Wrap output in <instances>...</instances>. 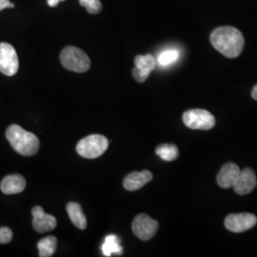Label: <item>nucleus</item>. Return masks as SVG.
Returning <instances> with one entry per match:
<instances>
[{"mask_svg":"<svg viewBox=\"0 0 257 257\" xmlns=\"http://www.w3.org/2000/svg\"><path fill=\"white\" fill-rule=\"evenodd\" d=\"M211 43L220 54L228 58H235L240 55L244 48L242 33L233 27H219L212 31Z\"/></svg>","mask_w":257,"mask_h":257,"instance_id":"1","label":"nucleus"},{"mask_svg":"<svg viewBox=\"0 0 257 257\" xmlns=\"http://www.w3.org/2000/svg\"><path fill=\"white\" fill-rule=\"evenodd\" d=\"M6 138L13 149L21 156H35L39 150L40 144L37 136L25 131L19 125H11L7 128Z\"/></svg>","mask_w":257,"mask_h":257,"instance_id":"2","label":"nucleus"},{"mask_svg":"<svg viewBox=\"0 0 257 257\" xmlns=\"http://www.w3.org/2000/svg\"><path fill=\"white\" fill-rule=\"evenodd\" d=\"M61 64L68 71L85 73L91 67V60L82 50L76 47H66L60 54Z\"/></svg>","mask_w":257,"mask_h":257,"instance_id":"3","label":"nucleus"},{"mask_svg":"<svg viewBox=\"0 0 257 257\" xmlns=\"http://www.w3.org/2000/svg\"><path fill=\"white\" fill-rule=\"evenodd\" d=\"M109 147V140L101 135H91L81 139L76 145V152L80 156L93 159L101 156Z\"/></svg>","mask_w":257,"mask_h":257,"instance_id":"4","label":"nucleus"},{"mask_svg":"<svg viewBox=\"0 0 257 257\" xmlns=\"http://www.w3.org/2000/svg\"><path fill=\"white\" fill-rule=\"evenodd\" d=\"M183 122L188 128L208 131L214 127L215 117L208 110L193 109L184 112Z\"/></svg>","mask_w":257,"mask_h":257,"instance_id":"5","label":"nucleus"},{"mask_svg":"<svg viewBox=\"0 0 257 257\" xmlns=\"http://www.w3.org/2000/svg\"><path fill=\"white\" fill-rule=\"evenodd\" d=\"M132 228L138 238L148 241L156 235L159 224L146 213H140L133 221Z\"/></svg>","mask_w":257,"mask_h":257,"instance_id":"6","label":"nucleus"},{"mask_svg":"<svg viewBox=\"0 0 257 257\" xmlns=\"http://www.w3.org/2000/svg\"><path fill=\"white\" fill-rule=\"evenodd\" d=\"M19 56L15 48L8 43H0V72L7 76L18 73Z\"/></svg>","mask_w":257,"mask_h":257,"instance_id":"7","label":"nucleus"},{"mask_svg":"<svg viewBox=\"0 0 257 257\" xmlns=\"http://www.w3.org/2000/svg\"><path fill=\"white\" fill-rule=\"evenodd\" d=\"M257 224V217L252 213H231L225 218V227L231 232H244Z\"/></svg>","mask_w":257,"mask_h":257,"instance_id":"8","label":"nucleus"},{"mask_svg":"<svg viewBox=\"0 0 257 257\" xmlns=\"http://www.w3.org/2000/svg\"><path fill=\"white\" fill-rule=\"evenodd\" d=\"M136 67L133 70L134 78L139 83L145 82L150 74L156 68V57L154 55H138L135 58Z\"/></svg>","mask_w":257,"mask_h":257,"instance_id":"9","label":"nucleus"},{"mask_svg":"<svg viewBox=\"0 0 257 257\" xmlns=\"http://www.w3.org/2000/svg\"><path fill=\"white\" fill-rule=\"evenodd\" d=\"M257 185V177L254 171L250 168H246L240 171L238 177L232 186L234 192L239 195H246L251 193Z\"/></svg>","mask_w":257,"mask_h":257,"instance_id":"10","label":"nucleus"},{"mask_svg":"<svg viewBox=\"0 0 257 257\" xmlns=\"http://www.w3.org/2000/svg\"><path fill=\"white\" fill-rule=\"evenodd\" d=\"M33 213V227L34 229L37 230V232H46L53 230L56 227L57 221L55 219V216H53L52 214H48L44 210L37 206L34 207L32 210Z\"/></svg>","mask_w":257,"mask_h":257,"instance_id":"11","label":"nucleus"},{"mask_svg":"<svg viewBox=\"0 0 257 257\" xmlns=\"http://www.w3.org/2000/svg\"><path fill=\"white\" fill-rule=\"evenodd\" d=\"M240 171L241 170L238 166L231 162L223 166L216 177L217 184L219 185V187L223 189L231 188L235 183L240 174Z\"/></svg>","mask_w":257,"mask_h":257,"instance_id":"12","label":"nucleus"},{"mask_svg":"<svg viewBox=\"0 0 257 257\" xmlns=\"http://www.w3.org/2000/svg\"><path fill=\"white\" fill-rule=\"evenodd\" d=\"M152 179L153 174L148 170H144L142 172H134L125 177L123 186L127 191L134 192L144 187L146 184L152 181Z\"/></svg>","mask_w":257,"mask_h":257,"instance_id":"13","label":"nucleus"},{"mask_svg":"<svg viewBox=\"0 0 257 257\" xmlns=\"http://www.w3.org/2000/svg\"><path fill=\"white\" fill-rule=\"evenodd\" d=\"M26 188V180L20 175H7L0 183V189L5 194L21 193Z\"/></svg>","mask_w":257,"mask_h":257,"instance_id":"14","label":"nucleus"},{"mask_svg":"<svg viewBox=\"0 0 257 257\" xmlns=\"http://www.w3.org/2000/svg\"><path fill=\"white\" fill-rule=\"evenodd\" d=\"M66 210L74 226L80 230H85L87 227V219L81 206L76 202L68 203Z\"/></svg>","mask_w":257,"mask_h":257,"instance_id":"15","label":"nucleus"},{"mask_svg":"<svg viewBox=\"0 0 257 257\" xmlns=\"http://www.w3.org/2000/svg\"><path fill=\"white\" fill-rule=\"evenodd\" d=\"M119 238L114 235V234H110L105 237L104 243L102 245V251L105 256H110L113 253L121 255L123 248L119 244Z\"/></svg>","mask_w":257,"mask_h":257,"instance_id":"16","label":"nucleus"},{"mask_svg":"<svg viewBox=\"0 0 257 257\" xmlns=\"http://www.w3.org/2000/svg\"><path fill=\"white\" fill-rule=\"evenodd\" d=\"M57 247V239L55 236H47L42 238L37 243V248L39 250L38 255L40 257H51L54 255Z\"/></svg>","mask_w":257,"mask_h":257,"instance_id":"17","label":"nucleus"},{"mask_svg":"<svg viewBox=\"0 0 257 257\" xmlns=\"http://www.w3.org/2000/svg\"><path fill=\"white\" fill-rule=\"evenodd\" d=\"M156 155L165 161H174L179 155L178 148L174 144H162L156 148Z\"/></svg>","mask_w":257,"mask_h":257,"instance_id":"18","label":"nucleus"},{"mask_svg":"<svg viewBox=\"0 0 257 257\" xmlns=\"http://www.w3.org/2000/svg\"><path fill=\"white\" fill-rule=\"evenodd\" d=\"M179 58V52L177 50H167L158 55L156 62L162 67H167L177 61Z\"/></svg>","mask_w":257,"mask_h":257,"instance_id":"19","label":"nucleus"},{"mask_svg":"<svg viewBox=\"0 0 257 257\" xmlns=\"http://www.w3.org/2000/svg\"><path fill=\"white\" fill-rule=\"evenodd\" d=\"M79 3L91 15H96L101 12L102 4L100 0H79Z\"/></svg>","mask_w":257,"mask_h":257,"instance_id":"20","label":"nucleus"},{"mask_svg":"<svg viewBox=\"0 0 257 257\" xmlns=\"http://www.w3.org/2000/svg\"><path fill=\"white\" fill-rule=\"evenodd\" d=\"M13 238V231L8 227L0 228V244H7Z\"/></svg>","mask_w":257,"mask_h":257,"instance_id":"21","label":"nucleus"},{"mask_svg":"<svg viewBox=\"0 0 257 257\" xmlns=\"http://www.w3.org/2000/svg\"><path fill=\"white\" fill-rule=\"evenodd\" d=\"M6 8H15V4L11 3L10 0H0V11Z\"/></svg>","mask_w":257,"mask_h":257,"instance_id":"22","label":"nucleus"},{"mask_svg":"<svg viewBox=\"0 0 257 257\" xmlns=\"http://www.w3.org/2000/svg\"><path fill=\"white\" fill-rule=\"evenodd\" d=\"M61 1H65V0H47V3L50 7L54 8V7H56L58 5V3Z\"/></svg>","mask_w":257,"mask_h":257,"instance_id":"23","label":"nucleus"},{"mask_svg":"<svg viewBox=\"0 0 257 257\" xmlns=\"http://www.w3.org/2000/svg\"><path fill=\"white\" fill-rule=\"evenodd\" d=\"M251 96L253 99L257 100V85H255L251 91Z\"/></svg>","mask_w":257,"mask_h":257,"instance_id":"24","label":"nucleus"}]
</instances>
